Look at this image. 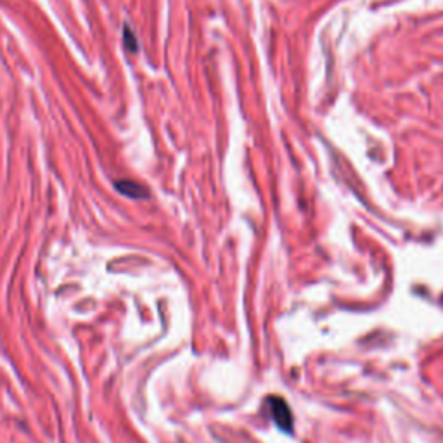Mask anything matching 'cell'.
Listing matches in <instances>:
<instances>
[{"mask_svg": "<svg viewBox=\"0 0 443 443\" xmlns=\"http://www.w3.org/2000/svg\"><path fill=\"white\" fill-rule=\"evenodd\" d=\"M123 42H125V47L128 49V52H137L139 51V42H137L135 33L130 30L128 25L123 26Z\"/></svg>", "mask_w": 443, "mask_h": 443, "instance_id": "3", "label": "cell"}, {"mask_svg": "<svg viewBox=\"0 0 443 443\" xmlns=\"http://www.w3.org/2000/svg\"><path fill=\"white\" fill-rule=\"evenodd\" d=\"M114 189L120 194H123V196L130 198V200H146V198H149V190L146 187L135 181H128V178L114 182Z\"/></svg>", "mask_w": 443, "mask_h": 443, "instance_id": "2", "label": "cell"}, {"mask_svg": "<svg viewBox=\"0 0 443 443\" xmlns=\"http://www.w3.org/2000/svg\"><path fill=\"white\" fill-rule=\"evenodd\" d=\"M267 408H269V414L272 418V421L276 423V426L281 431L286 433H291L293 431V414L289 411L288 402L281 396H269L267 399Z\"/></svg>", "mask_w": 443, "mask_h": 443, "instance_id": "1", "label": "cell"}]
</instances>
